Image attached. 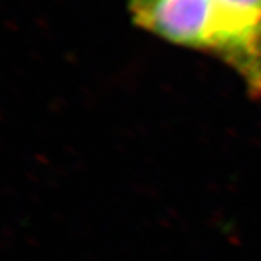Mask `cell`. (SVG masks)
<instances>
[{"mask_svg":"<svg viewBox=\"0 0 261 261\" xmlns=\"http://www.w3.org/2000/svg\"><path fill=\"white\" fill-rule=\"evenodd\" d=\"M134 20L141 28L173 44L209 49L214 2L212 0H152L130 3Z\"/></svg>","mask_w":261,"mask_h":261,"instance_id":"6da1fadb","label":"cell"},{"mask_svg":"<svg viewBox=\"0 0 261 261\" xmlns=\"http://www.w3.org/2000/svg\"><path fill=\"white\" fill-rule=\"evenodd\" d=\"M214 2L244 13L261 16V0H214Z\"/></svg>","mask_w":261,"mask_h":261,"instance_id":"7a4b0ae2","label":"cell"},{"mask_svg":"<svg viewBox=\"0 0 261 261\" xmlns=\"http://www.w3.org/2000/svg\"><path fill=\"white\" fill-rule=\"evenodd\" d=\"M147 2H152V0H130V3H147Z\"/></svg>","mask_w":261,"mask_h":261,"instance_id":"3957f363","label":"cell"}]
</instances>
